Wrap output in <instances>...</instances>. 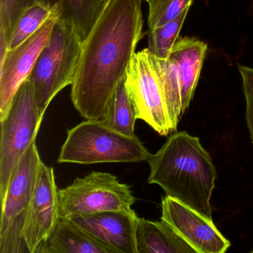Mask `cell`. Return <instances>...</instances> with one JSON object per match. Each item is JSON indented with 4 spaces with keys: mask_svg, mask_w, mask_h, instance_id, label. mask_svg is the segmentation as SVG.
<instances>
[{
    "mask_svg": "<svg viewBox=\"0 0 253 253\" xmlns=\"http://www.w3.org/2000/svg\"><path fill=\"white\" fill-rule=\"evenodd\" d=\"M41 161L35 140L20 160L10 180L5 198L1 201L0 253H29L22 231Z\"/></svg>",
    "mask_w": 253,
    "mask_h": 253,
    "instance_id": "52a82bcc",
    "label": "cell"
},
{
    "mask_svg": "<svg viewBox=\"0 0 253 253\" xmlns=\"http://www.w3.org/2000/svg\"><path fill=\"white\" fill-rule=\"evenodd\" d=\"M83 41L74 20L62 15L29 78L41 119L56 95L73 84Z\"/></svg>",
    "mask_w": 253,
    "mask_h": 253,
    "instance_id": "3957f363",
    "label": "cell"
},
{
    "mask_svg": "<svg viewBox=\"0 0 253 253\" xmlns=\"http://www.w3.org/2000/svg\"><path fill=\"white\" fill-rule=\"evenodd\" d=\"M152 155L137 136L122 134L103 120H87L68 130L57 162L139 163L149 161Z\"/></svg>",
    "mask_w": 253,
    "mask_h": 253,
    "instance_id": "277c9868",
    "label": "cell"
},
{
    "mask_svg": "<svg viewBox=\"0 0 253 253\" xmlns=\"http://www.w3.org/2000/svg\"><path fill=\"white\" fill-rule=\"evenodd\" d=\"M148 162L149 184L159 185L167 196L212 220L210 201L216 169L198 137L174 133Z\"/></svg>",
    "mask_w": 253,
    "mask_h": 253,
    "instance_id": "7a4b0ae2",
    "label": "cell"
},
{
    "mask_svg": "<svg viewBox=\"0 0 253 253\" xmlns=\"http://www.w3.org/2000/svg\"><path fill=\"white\" fill-rule=\"evenodd\" d=\"M252 253H253V252H252Z\"/></svg>",
    "mask_w": 253,
    "mask_h": 253,
    "instance_id": "cb8c5ba5",
    "label": "cell"
},
{
    "mask_svg": "<svg viewBox=\"0 0 253 253\" xmlns=\"http://www.w3.org/2000/svg\"><path fill=\"white\" fill-rule=\"evenodd\" d=\"M51 2V0H45ZM65 11L63 15L71 17L75 22L83 39H85L97 20L103 0H63Z\"/></svg>",
    "mask_w": 253,
    "mask_h": 253,
    "instance_id": "d6986e66",
    "label": "cell"
},
{
    "mask_svg": "<svg viewBox=\"0 0 253 253\" xmlns=\"http://www.w3.org/2000/svg\"><path fill=\"white\" fill-rule=\"evenodd\" d=\"M60 218L59 189L54 169L40 164L36 186L26 213L22 237L29 253H36Z\"/></svg>",
    "mask_w": 253,
    "mask_h": 253,
    "instance_id": "30bf717a",
    "label": "cell"
},
{
    "mask_svg": "<svg viewBox=\"0 0 253 253\" xmlns=\"http://www.w3.org/2000/svg\"><path fill=\"white\" fill-rule=\"evenodd\" d=\"M103 120L109 126L122 134L135 135L134 126L137 120V115L127 91L125 80L118 85Z\"/></svg>",
    "mask_w": 253,
    "mask_h": 253,
    "instance_id": "e0dca14e",
    "label": "cell"
},
{
    "mask_svg": "<svg viewBox=\"0 0 253 253\" xmlns=\"http://www.w3.org/2000/svg\"><path fill=\"white\" fill-rule=\"evenodd\" d=\"M61 17H51L21 45L0 57V120L5 118L16 93L29 79L56 22Z\"/></svg>",
    "mask_w": 253,
    "mask_h": 253,
    "instance_id": "9c48e42d",
    "label": "cell"
},
{
    "mask_svg": "<svg viewBox=\"0 0 253 253\" xmlns=\"http://www.w3.org/2000/svg\"><path fill=\"white\" fill-rule=\"evenodd\" d=\"M142 0H106L83 41L71 98L86 120H103L143 39Z\"/></svg>",
    "mask_w": 253,
    "mask_h": 253,
    "instance_id": "6da1fadb",
    "label": "cell"
},
{
    "mask_svg": "<svg viewBox=\"0 0 253 253\" xmlns=\"http://www.w3.org/2000/svg\"><path fill=\"white\" fill-rule=\"evenodd\" d=\"M64 2L59 0L55 3L39 0L28 8L17 20L8 41V51L21 45L28 38L38 32L51 17L64 14Z\"/></svg>",
    "mask_w": 253,
    "mask_h": 253,
    "instance_id": "2e32d148",
    "label": "cell"
},
{
    "mask_svg": "<svg viewBox=\"0 0 253 253\" xmlns=\"http://www.w3.org/2000/svg\"><path fill=\"white\" fill-rule=\"evenodd\" d=\"M114 253H137L135 211H102L68 217Z\"/></svg>",
    "mask_w": 253,
    "mask_h": 253,
    "instance_id": "7c38bea8",
    "label": "cell"
},
{
    "mask_svg": "<svg viewBox=\"0 0 253 253\" xmlns=\"http://www.w3.org/2000/svg\"><path fill=\"white\" fill-rule=\"evenodd\" d=\"M194 0H146L149 5L148 28L152 31L178 17Z\"/></svg>",
    "mask_w": 253,
    "mask_h": 253,
    "instance_id": "ffe728a7",
    "label": "cell"
},
{
    "mask_svg": "<svg viewBox=\"0 0 253 253\" xmlns=\"http://www.w3.org/2000/svg\"><path fill=\"white\" fill-rule=\"evenodd\" d=\"M137 253H198L168 223L138 218Z\"/></svg>",
    "mask_w": 253,
    "mask_h": 253,
    "instance_id": "9a60e30c",
    "label": "cell"
},
{
    "mask_svg": "<svg viewBox=\"0 0 253 253\" xmlns=\"http://www.w3.org/2000/svg\"><path fill=\"white\" fill-rule=\"evenodd\" d=\"M207 51L206 42L186 37L178 38L169 55L178 74L183 114L189 108L193 97Z\"/></svg>",
    "mask_w": 253,
    "mask_h": 253,
    "instance_id": "4fadbf2b",
    "label": "cell"
},
{
    "mask_svg": "<svg viewBox=\"0 0 253 253\" xmlns=\"http://www.w3.org/2000/svg\"><path fill=\"white\" fill-rule=\"evenodd\" d=\"M238 70L242 79L243 92L245 97L247 128L252 143H253V69L239 66Z\"/></svg>",
    "mask_w": 253,
    "mask_h": 253,
    "instance_id": "7402d4cb",
    "label": "cell"
},
{
    "mask_svg": "<svg viewBox=\"0 0 253 253\" xmlns=\"http://www.w3.org/2000/svg\"><path fill=\"white\" fill-rule=\"evenodd\" d=\"M26 80L16 93L8 113L1 123L0 134V200L5 198L11 177L28 148L36 140L42 124Z\"/></svg>",
    "mask_w": 253,
    "mask_h": 253,
    "instance_id": "5b68a950",
    "label": "cell"
},
{
    "mask_svg": "<svg viewBox=\"0 0 253 253\" xmlns=\"http://www.w3.org/2000/svg\"><path fill=\"white\" fill-rule=\"evenodd\" d=\"M60 217L102 211L132 212L136 198L131 187L110 173L92 171L59 189Z\"/></svg>",
    "mask_w": 253,
    "mask_h": 253,
    "instance_id": "8992f818",
    "label": "cell"
},
{
    "mask_svg": "<svg viewBox=\"0 0 253 253\" xmlns=\"http://www.w3.org/2000/svg\"><path fill=\"white\" fill-rule=\"evenodd\" d=\"M189 8H186L178 17L171 21L149 31L148 49L159 58H168L169 53L178 40L179 34L187 17Z\"/></svg>",
    "mask_w": 253,
    "mask_h": 253,
    "instance_id": "ac0fdd59",
    "label": "cell"
},
{
    "mask_svg": "<svg viewBox=\"0 0 253 253\" xmlns=\"http://www.w3.org/2000/svg\"><path fill=\"white\" fill-rule=\"evenodd\" d=\"M161 220L168 223L198 253H223L230 243L219 232L212 220L180 201L162 199Z\"/></svg>",
    "mask_w": 253,
    "mask_h": 253,
    "instance_id": "8fae6325",
    "label": "cell"
},
{
    "mask_svg": "<svg viewBox=\"0 0 253 253\" xmlns=\"http://www.w3.org/2000/svg\"><path fill=\"white\" fill-rule=\"evenodd\" d=\"M125 84L137 119L143 120L161 135L172 132L164 91L148 48L134 54Z\"/></svg>",
    "mask_w": 253,
    "mask_h": 253,
    "instance_id": "ba28073f",
    "label": "cell"
},
{
    "mask_svg": "<svg viewBox=\"0 0 253 253\" xmlns=\"http://www.w3.org/2000/svg\"><path fill=\"white\" fill-rule=\"evenodd\" d=\"M36 253H114L68 217H60Z\"/></svg>",
    "mask_w": 253,
    "mask_h": 253,
    "instance_id": "5bb4252c",
    "label": "cell"
},
{
    "mask_svg": "<svg viewBox=\"0 0 253 253\" xmlns=\"http://www.w3.org/2000/svg\"><path fill=\"white\" fill-rule=\"evenodd\" d=\"M103 1H104V2H105V1H106V0H103ZM142 1H143V0H142ZM144 1H146V0H144Z\"/></svg>",
    "mask_w": 253,
    "mask_h": 253,
    "instance_id": "603a6c76",
    "label": "cell"
},
{
    "mask_svg": "<svg viewBox=\"0 0 253 253\" xmlns=\"http://www.w3.org/2000/svg\"><path fill=\"white\" fill-rule=\"evenodd\" d=\"M39 0H0V38L8 42L20 16Z\"/></svg>",
    "mask_w": 253,
    "mask_h": 253,
    "instance_id": "44dd1931",
    "label": "cell"
}]
</instances>
